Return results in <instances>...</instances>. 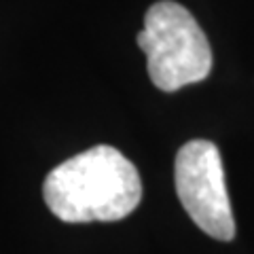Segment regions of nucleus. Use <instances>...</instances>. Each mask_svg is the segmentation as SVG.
Segmentation results:
<instances>
[{
  "label": "nucleus",
  "instance_id": "f257e3e1",
  "mask_svg": "<svg viewBox=\"0 0 254 254\" xmlns=\"http://www.w3.org/2000/svg\"><path fill=\"white\" fill-rule=\"evenodd\" d=\"M43 195L64 222H113L138 208L142 180L121 150L98 144L51 170Z\"/></svg>",
  "mask_w": 254,
  "mask_h": 254
},
{
  "label": "nucleus",
  "instance_id": "f03ea898",
  "mask_svg": "<svg viewBox=\"0 0 254 254\" xmlns=\"http://www.w3.org/2000/svg\"><path fill=\"white\" fill-rule=\"evenodd\" d=\"M136 41L146 53L150 81L165 93L201 83L212 70L208 36L178 2L161 0L150 6Z\"/></svg>",
  "mask_w": 254,
  "mask_h": 254
},
{
  "label": "nucleus",
  "instance_id": "7ed1b4c3",
  "mask_svg": "<svg viewBox=\"0 0 254 254\" xmlns=\"http://www.w3.org/2000/svg\"><path fill=\"white\" fill-rule=\"evenodd\" d=\"M174 182L190 220L214 240L231 242L235 220L218 146L210 140H190L180 146L174 163Z\"/></svg>",
  "mask_w": 254,
  "mask_h": 254
}]
</instances>
